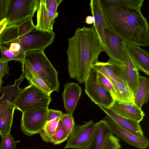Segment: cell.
Returning a JSON list of instances; mask_svg holds the SVG:
<instances>
[{
	"label": "cell",
	"instance_id": "6da1fadb",
	"mask_svg": "<svg viewBox=\"0 0 149 149\" xmlns=\"http://www.w3.org/2000/svg\"><path fill=\"white\" fill-rule=\"evenodd\" d=\"M106 26L125 42L146 46L149 45V26L141 9L123 7L99 0Z\"/></svg>",
	"mask_w": 149,
	"mask_h": 149
},
{
	"label": "cell",
	"instance_id": "1f68e13d",
	"mask_svg": "<svg viewBox=\"0 0 149 149\" xmlns=\"http://www.w3.org/2000/svg\"><path fill=\"white\" fill-rule=\"evenodd\" d=\"M60 120L70 135L75 125L73 115L63 113L60 117Z\"/></svg>",
	"mask_w": 149,
	"mask_h": 149
},
{
	"label": "cell",
	"instance_id": "e575fe53",
	"mask_svg": "<svg viewBox=\"0 0 149 149\" xmlns=\"http://www.w3.org/2000/svg\"><path fill=\"white\" fill-rule=\"evenodd\" d=\"M10 0H0V22L6 18Z\"/></svg>",
	"mask_w": 149,
	"mask_h": 149
},
{
	"label": "cell",
	"instance_id": "ba28073f",
	"mask_svg": "<svg viewBox=\"0 0 149 149\" xmlns=\"http://www.w3.org/2000/svg\"><path fill=\"white\" fill-rule=\"evenodd\" d=\"M55 36L53 31H44L36 28L22 36H17L15 42L21 45L25 53L31 51H44L52 44Z\"/></svg>",
	"mask_w": 149,
	"mask_h": 149
},
{
	"label": "cell",
	"instance_id": "9c48e42d",
	"mask_svg": "<svg viewBox=\"0 0 149 149\" xmlns=\"http://www.w3.org/2000/svg\"><path fill=\"white\" fill-rule=\"evenodd\" d=\"M48 107L32 109L22 113L21 130L28 136L39 133L47 122Z\"/></svg>",
	"mask_w": 149,
	"mask_h": 149
},
{
	"label": "cell",
	"instance_id": "f546056e",
	"mask_svg": "<svg viewBox=\"0 0 149 149\" xmlns=\"http://www.w3.org/2000/svg\"><path fill=\"white\" fill-rule=\"evenodd\" d=\"M97 72L98 79L101 84L110 93L114 100H119L115 89L108 79L101 72Z\"/></svg>",
	"mask_w": 149,
	"mask_h": 149
},
{
	"label": "cell",
	"instance_id": "277c9868",
	"mask_svg": "<svg viewBox=\"0 0 149 149\" xmlns=\"http://www.w3.org/2000/svg\"><path fill=\"white\" fill-rule=\"evenodd\" d=\"M125 66V64L118 63L109 59L106 62L98 61L92 68L108 79L119 100L134 102V98L124 75Z\"/></svg>",
	"mask_w": 149,
	"mask_h": 149
},
{
	"label": "cell",
	"instance_id": "cb8c5ba5",
	"mask_svg": "<svg viewBox=\"0 0 149 149\" xmlns=\"http://www.w3.org/2000/svg\"><path fill=\"white\" fill-rule=\"evenodd\" d=\"M24 70L25 78L30 84H33L50 95L52 92L47 84L36 74L29 69L22 66Z\"/></svg>",
	"mask_w": 149,
	"mask_h": 149
},
{
	"label": "cell",
	"instance_id": "d6a6232c",
	"mask_svg": "<svg viewBox=\"0 0 149 149\" xmlns=\"http://www.w3.org/2000/svg\"><path fill=\"white\" fill-rule=\"evenodd\" d=\"M121 148L119 139L111 133L107 136L102 149H120Z\"/></svg>",
	"mask_w": 149,
	"mask_h": 149
},
{
	"label": "cell",
	"instance_id": "d590c367",
	"mask_svg": "<svg viewBox=\"0 0 149 149\" xmlns=\"http://www.w3.org/2000/svg\"><path fill=\"white\" fill-rule=\"evenodd\" d=\"M63 114L62 111L51 109H48L47 116V121H49L60 117Z\"/></svg>",
	"mask_w": 149,
	"mask_h": 149
},
{
	"label": "cell",
	"instance_id": "d4e9b609",
	"mask_svg": "<svg viewBox=\"0 0 149 149\" xmlns=\"http://www.w3.org/2000/svg\"><path fill=\"white\" fill-rule=\"evenodd\" d=\"M60 117L55 119L47 121L43 129L39 133L43 141L46 143H51V138L55 132Z\"/></svg>",
	"mask_w": 149,
	"mask_h": 149
},
{
	"label": "cell",
	"instance_id": "5b68a950",
	"mask_svg": "<svg viewBox=\"0 0 149 149\" xmlns=\"http://www.w3.org/2000/svg\"><path fill=\"white\" fill-rule=\"evenodd\" d=\"M52 100L50 95L33 84L22 89L14 101L16 109L22 113L40 107H48Z\"/></svg>",
	"mask_w": 149,
	"mask_h": 149
},
{
	"label": "cell",
	"instance_id": "ffe728a7",
	"mask_svg": "<svg viewBox=\"0 0 149 149\" xmlns=\"http://www.w3.org/2000/svg\"><path fill=\"white\" fill-rule=\"evenodd\" d=\"M111 133L107 125L103 120L97 122L92 139L86 149H102L107 136Z\"/></svg>",
	"mask_w": 149,
	"mask_h": 149
},
{
	"label": "cell",
	"instance_id": "8992f818",
	"mask_svg": "<svg viewBox=\"0 0 149 149\" xmlns=\"http://www.w3.org/2000/svg\"><path fill=\"white\" fill-rule=\"evenodd\" d=\"M40 0H10L6 18L8 25H18L29 18L37 11Z\"/></svg>",
	"mask_w": 149,
	"mask_h": 149
},
{
	"label": "cell",
	"instance_id": "8fae6325",
	"mask_svg": "<svg viewBox=\"0 0 149 149\" xmlns=\"http://www.w3.org/2000/svg\"><path fill=\"white\" fill-rule=\"evenodd\" d=\"M107 124L111 133L125 142L138 149H146L149 146V141L145 136H139L121 127L108 116L102 119Z\"/></svg>",
	"mask_w": 149,
	"mask_h": 149
},
{
	"label": "cell",
	"instance_id": "30bf717a",
	"mask_svg": "<svg viewBox=\"0 0 149 149\" xmlns=\"http://www.w3.org/2000/svg\"><path fill=\"white\" fill-rule=\"evenodd\" d=\"M97 123L90 120L81 125H75L64 149H86L93 137Z\"/></svg>",
	"mask_w": 149,
	"mask_h": 149
},
{
	"label": "cell",
	"instance_id": "ab89813d",
	"mask_svg": "<svg viewBox=\"0 0 149 149\" xmlns=\"http://www.w3.org/2000/svg\"><path fill=\"white\" fill-rule=\"evenodd\" d=\"M94 22V18L92 16H87L85 19V22L88 24H93Z\"/></svg>",
	"mask_w": 149,
	"mask_h": 149
},
{
	"label": "cell",
	"instance_id": "5bb4252c",
	"mask_svg": "<svg viewBox=\"0 0 149 149\" xmlns=\"http://www.w3.org/2000/svg\"><path fill=\"white\" fill-rule=\"evenodd\" d=\"M124 53L125 66L123 74L134 98L137 89L140 75L139 72L138 68L133 62L126 49L125 42Z\"/></svg>",
	"mask_w": 149,
	"mask_h": 149
},
{
	"label": "cell",
	"instance_id": "7a4b0ae2",
	"mask_svg": "<svg viewBox=\"0 0 149 149\" xmlns=\"http://www.w3.org/2000/svg\"><path fill=\"white\" fill-rule=\"evenodd\" d=\"M103 52L102 44L94 27L78 28L69 38L67 50L68 69L70 78L80 84L84 82L92 66Z\"/></svg>",
	"mask_w": 149,
	"mask_h": 149
},
{
	"label": "cell",
	"instance_id": "2e32d148",
	"mask_svg": "<svg viewBox=\"0 0 149 149\" xmlns=\"http://www.w3.org/2000/svg\"><path fill=\"white\" fill-rule=\"evenodd\" d=\"M126 49L134 64L138 69L146 74H149V54L147 50L140 46L126 43Z\"/></svg>",
	"mask_w": 149,
	"mask_h": 149
},
{
	"label": "cell",
	"instance_id": "603a6c76",
	"mask_svg": "<svg viewBox=\"0 0 149 149\" xmlns=\"http://www.w3.org/2000/svg\"><path fill=\"white\" fill-rule=\"evenodd\" d=\"M15 106L12 103L0 116V136L10 133Z\"/></svg>",
	"mask_w": 149,
	"mask_h": 149
},
{
	"label": "cell",
	"instance_id": "7c38bea8",
	"mask_svg": "<svg viewBox=\"0 0 149 149\" xmlns=\"http://www.w3.org/2000/svg\"><path fill=\"white\" fill-rule=\"evenodd\" d=\"M104 35L105 45L103 52L108 55L109 59L118 63L124 64V41L106 26Z\"/></svg>",
	"mask_w": 149,
	"mask_h": 149
},
{
	"label": "cell",
	"instance_id": "8d00e7d4",
	"mask_svg": "<svg viewBox=\"0 0 149 149\" xmlns=\"http://www.w3.org/2000/svg\"><path fill=\"white\" fill-rule=\"evenodd\" d=\"M9 70L8 62L2 60L0 58V75L2 74L4 77L8 74Z\"/></svg>",
	"mask_w": 149,
	"mask_h": 149
},
{
	"label": "cell",
	"instance_id": "836d02e7",
	"mask_svg": "<svg viewBox=\"0 0 149 149\" xmlns=\"http://www.w3.org/2000/svg\"><path fill=\"white\" fill-rule=\"evenodd\" d=\"M45 6L49 10L56 13L58 6L63 0H42Z\"/></svg>",
	"mask_w": 149,
	"mask_h": 149
},
{
	"label": "cell",
	"instance_id": "4fadbf2b",
	"mask_svg": "<svg viewBox=\"0 0 149 149\" xmlns=\"http://www.w3.org/2000/svg\"><path fill=\"white\" fill-rule=\"evenodd\" d=\"M109 108L119 115L139 123L145 116L141 109L133 101L115 100Z\"/></svg>",
	"mask_w": 149,
	"mask_h": 149
},
{
	"label": "cell",
	"instance_id": "d6986e66",
	"mask_svg": "<svg viewBox=\"0 0 149 149\" xmlns=\"http://www.w3.org/2000/svg\"><path fill=\"white\" fill-rule=\"evenodd\" d=\"M89 6L94 18L93 26L99 36L103 49L105 45L104 30L106 25L99 0H91Z\"/></svg>",
	"mask_w": 149,
	"mask_h": 149
},
{
	"label": "cell",
	"instance_id": "484cf974",
	"mask_svg": "<svg viewBox=\"0 0 149 149\" xmlns=\"http://www.w3.org/2000/svg\"><path fill=\"white\" fill-rule=\"evenodd\" d=\"M0 52L1 56V59L8 62L11 60H14L22 63L25 54L13 52L2 45H0Z\"/></svg>",
	"mask_w": 149,
	"mask_h": 149
},
{
	"label": "cell",
	"instance_id": "7402d4cb",
	"mask_svg": "<svg viewBox=\"0 0 149 149\" xmlns=\"http://www.w3.org/2000/svg\"><path fill=\"white\" fill-rule=\"evenodd\" d=\"M149 98V79L140 75L139 84L136 93L134 96V102L140 108L147 103Z\"/></svg>",
	"mask_w": 149,
	"mask_h": 149
},
{
	"label": "cell",
	"instance_id": "f1b7e54d",
	"mask_svg": "<svg viewBox=\"0 0 149 149\" xmlns=\"http://www.w3.org/2000/svg\"><path fill=\"white\" fill-rule=\"evenodd\" d=\"M16 25L17 36H22L29 33L36 28L32 18H29L21 24Z\"/></svg>",
	"mask_w": 149,
	"mask_h": 149
},
{
	"label": "cell",
	"instance_id": "74e56055",
	"mask_svg": "<svg viewBox=\"0 0 149 149\" xmlns=\"http://www.w3.org/2000/svg\"><path fill=\"white\" fill-rule=\"evenodd\" d=\"M13 102L6 100L0 104V116Z\"/></svg>",
	"mask_w": 149,
	"mask_h": 149
},
{
	"label": "cell",
	"instance_id": "9a60e30c",
	"mask_svg": "<svg viewBox=\"0 0 149 149\" xmlns=\"http://www.w3.org/2000/svg\"><path fill=\"white\" fill-rule=\"evenodd\" d=\"M81 93V88L77 83H67L64 85L62 97L66 113L73 115Z\"/></svg>",
	"mask_w": 149,
	"mask_h": 149
},
{
	"label": "cell",
	"instance_id": "44dd1931",
	"mask_svg": "<svg viewBox=\"0 0 149 149\" xmlns=\"http://www.w3.org/2000/svg\"><path fill=\"white\" fill-rule=\"evenodd\" d=\"M22 74L20 78L15 80L14 84L2 87L0 91L1 95L0 97V104L3 101H8L14 102L20 93L22 89L19 85L25 78L24 69L22 68Z\"/></svg>",
	"mask_w": 149,
	"mask_h": 149
},
{
	"label": "cell",
	"instance_id": "4dcf8cb0",
	"mask_svg": "<svg viewBox=\"0 0 149 149\" xmlns=\"http://www.w3.org/2000/svg\"><path fill=\"white\" fill-rule=\"evenodd\" d=\"M0 136L1 138L0 149H15L17 143L20 142L15 141L10 133Z\"/></svg>",
	"mask_w": 149,
	"mask_h": 149
},
{
	"label": "cell",
	"instance_id": "f35d334b",
	"mask_svg": "<svg viewBox=\"0 0 149 149\" xmlns=\"http://www.w3.org/2000/svg\"><path fill=\"white\" fill-rule=\"evenodd\" d=\"M8 21L6 18L0 22V34L8 26Z\"/></svg>",
	"mask_w": 149,
	"mask_h": 149
},
{
	"label": "cell",
	"instance_id": "52a82bcc",
	"mask_svg": "<svg viewBox=\"0 0 149 149\" xmlns=\"http://www.w3.org/2000/svg\"><path fill=\"white\" fill-rule=\"evenodd\" d=\"M97 72L91 68L86 79L85 91L92 101L98 106L110 108L114 100L110 93L101 84Z\"/></svg>",
	"mask_w": 149,
	"mask_h": 149
},
{
	"label": "cell",
	"instance_id": "3957f363",
	"mask_svg": "<svg viewBox=\"0 0 149 149\" xmlns=\"http://www.w3.org/2000/svg\"><path fill=\"white\" fill-rule=\"evenodd\" d=\"M22 64V66L33 72L44 81L52 92L58 91L60 84L58 72L44 51L26 52Z\"/></svg>",
	"mask_w": 149,
	"mask_h": 149
},
{
	"label": "cell",
	"instance_id": "60d3db41",
	"mask_svg": "<svg viewBox=\"0 0 149 149\" xmlns=\"http://www.w3.org/2000/svg\"><path fill=\"white\" fill-rule=\"evenodd\" d=\"M3 77V76L2 74H1L0 75V91L2 87H3L2 85L3 83V81L2 80V79Z\"/></svg>",
	"mask_w": 149,
	"mask_h": 149
},
{
	"label": "cell",
	"instance_id": "83f0119b",
	"mask_svg": "<svg viewBox=\"0 0 149 149\" xmlns=\"http://www.w3.org/2000/svg\"><path fill=\"white\" fill-rule=\"evenodd\" d=\"M116 5L131 9H141L144 0H108Z\"/></svg>",
	"mask_w": 149,
	"mask_h": 149
},
{
	"label": "cell",
	"instance_id": "ac0fdd59",
	"mask_svg": "<svg viewBox=\"0 0 149 149\" xmlns=\"http://www.w3.org/2000/svg\"><path fill=\"white\" fill-rule=\"evenodd\" d=\"M99 107L107 116H109L120 126L139 136H145L139 123L121 116L109 108L101 106Z\"/></svg>",
	"mask_w": 149,
	"mask_h": 149
},
{
	"label": "cell",
	"instance_id": "4316f807",
	"mask_svg": "<svg viewBox=\"0 0 149 149\" xmlns=\"http://www.w3.org/2000/svg\"><path fill=\"white\" fill-rule=\"evenodd\" d=\"M69 136L60 120L56 130L51 137V143L54 145H59L66 141Z\"/></svg>",
	"mask_w": 149,
	"mask_h": 149
},
{
	"label": "cell",
	"instance_id": "e0dca14e",
	"mask_svg": "<svg viewBox=\"0 0 149 149\" xmlns=\"http://www.w3.org/2000/svg\"><path fill=\"white\" fill-rule=\"evenodd\" d=\"M58 15V12L55 13L49 10L46 8L42 0H40L37 10L36 29L44 31H53V24Z\"/></svg>",
	"mask_w": 149,
	"mask_h": 149
}]
</instances>
